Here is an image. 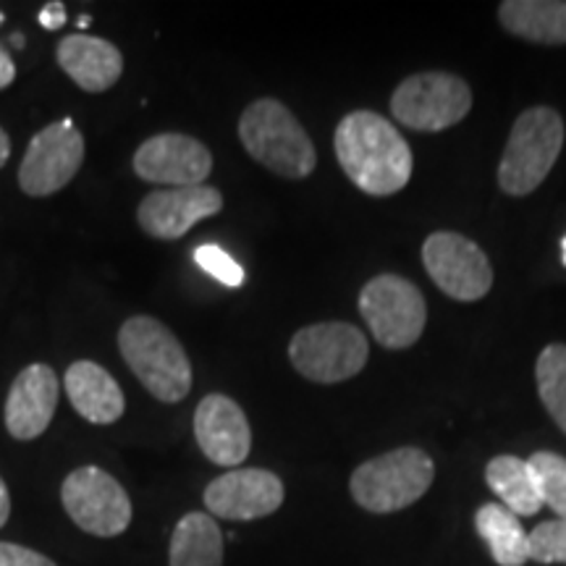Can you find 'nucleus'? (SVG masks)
Wrapping results in <instances>:
<instances>
[{"label": "nucleus", "mask_w": 566, "mask_h": 566, "mask_svg": "<svg viewBox=\"0 0 566 566\" xmlns=\"http://www.w3.org/2000/svg\"><path fill=\"white\" fill-rule=\"evenodd\" d=\"M334 150L344 174L370 197L401 192L412 179V147L399 129L373 111H352L334 134Z\"/></svg>", "instance_id": "nucleus-1"}, {"label": "nucleus", "mask_w": 566, "mask_h": 566, "mask_svg": "<svg viewBox=\"0 0 566 566\" xmlns=\"http://www.w3.org/2000/svg\"><path fill=\"white\" fill-rule=\"evenodd\" d=\"M118 349L142 386L158 401L176 405L192 391V363L171 328L150 315L129 317L118 328Z\"/></svg>", "instance_id": "nucleus-2"}, {"label": "nucleus", "mask_w": 566, "mask_h": 566, "mask_svg": "<svg viewBox=\"0 0 566 566\" xmlns=\"http://www.w3.org/2000/svg\"><path fill=\"white\" fill-rule=\"evenodd\" d=\"M239 139L260 166L281 179H307L317 166L310 134L281 101H254L239 118Z\"/></svg>", "instance_id": "nucleus-3"}, {"label": "nucleus", "mask_w": 566, "mask_h": 566, "mask_svg": "<svg viewBox=\"0 0 566 566\" xmlns=\"http://www.w3.org/2000/svg\"><path fill=\"white\" fill-rule=\"evenodd\" d=\"M564 137V118L558 111L535 105L520 113L499 163V187L504 195H533L562 155Z\"/></svg>", "instance_id": "nucleus-4"}, {"label": "nucleus", "mask_w": 566, "mask_h": 566, "mask_svg": "<svg viewBox=\"0 0 566 566\" xmlns=\"http://www.w3.org/2000/svg\"><path fill=\"white\" fill-rule=\"evenodd\" d=\"M436 480L433 459L422 449L386 451V454L367 459L352 472L349 491L357 506L370 514H394L417 504L430 491Z\"/></svg>", "instance_id": "nucleus-5"}, {"label": "nucleus", "mask_w": 566, "mask_h": 566, "mask_svg": "<svg viewBox=\"0 0 566 566\" xmlns=\"http://www.w3.org/2000/svg\"><path fill=\"white\" fill-rule=\"evenodd\" d=\"M370 346L357 325L315 323L296 331L289 344V359L302 378L313 384H342L363 373Z\"/></svg>", "instance_id": "nucleus-6"}, {"label": "nucleus", "mask_w": 566, "mask_h": 566, "mask_svg": "<svg viewBox=\"0 0 566 566\" xmlns=\"http://www.w3.org/2000/svg\"><path fill=\"white\" fill-rule=\"evenodd\" d=\"M359 315L384 349H409L420 342L428 323L420 289L394 273H380L365 283L359 294Z\"/></svg>", "instance_id": "nucleus-7"}, {"label": "nucleus", "mask_w": 566, "mask_h": 566, "mask_svg": "<svg viewBox=\"0 0 566 566\" xmlns=\"http://www.w3.org/2000/svg\"><path fill=\"white\" fill-rule=\"evenodd\" d=\"M472 108V90L462 76L446 71L412 74L396 87L391 113L396 122L415 132H443L462 124Z\"/></svg>", "instance_id": "nucleus-8"}, {"label": "nucleus", "mask_w": 566, "mask_h": 566, "mask_svg": "<svg viewBox=\"0 0 566 566\" xmlns=\"http://www.w3.org/2000/svg\"><path fill=\"white\" fill-rule=\"evenodd\" d=\"M61 501L82 533L118 537L132 525V501L124 485L101 467H80L61 485Z\"/></svg>", "instance_id": "nucleus-9"}, {"label": "nucleus", "mask_w": 566, "mask_h": 566, "mask_svg": "<svg viewBox=\"0 0 566 566\" xmlns=\"http://www.w3.org/2000/svg\"><path fill=\"white\" fill-rule=\"evenodd\" d=\"M422 263L436 286L457 302L483 300L493 286L488 254L457 231L430 233L422 244Z\"/></svg>", "instance_id": "nucleus-10"}, {"label": "nucleus", "mask_w": 566, "mask_h": 566, "mask_svg": "<svg viewBox=\"0 0 566 566\" xmlns=\"http://www.w3.org/2000/svg\"><path fill=\"white\" fill-rule=\"evenodd\" d=\"M84 163V137L71 118L38 132L19 166V187L30 197H51L69 187Z\"/></svg>", "instance_id": "nucleus-11"}, {"label": "nucleus", "mask_w": 566, "mask_h": 566, "mask_svg": "<svg viewBox=\"0 0 566 566\" xmlns=\"http://www.w3.org/2000/svg\"><path fill=\"white\" fill-rule=\"evenodd\" d=\"M286 491H283L281 478L271 470H231L216 478L205 488V506L212 520L231 522H252L271 516L281 509Z\"/></svg>", "instance_id": "nucleus-12"}, {"label": "nucleus", "mask_w": 566, "mask_h": 566, "mask_svg": "<svg viewBox=\"0 0 566 566\" xmlns=\"http://www.w3.org/2000/svg\"><path fill=\"white\" fill-rule=\"evenodd\" d=\"M210 171V150L187 134H155L134 153V174L142 181L163 184L168 189L202 187Z\"/></svg>", "instance_id": "nucleus-13"}, {"label": "nucleus", "mask_w": 566, "mask_h": 566, "mask_svg": "<svg viewBox=\"0 0 566 566\" xmlns=\"http://www.w3.org/2000/svg\"><path fill=\"white\" fill-rule=\"evenodd\" d=\"M223 210V195L216 187H181L150 192L137 208V223L147 237L158 242H176L187 237L200 221Z\"/></svg>", "instance_id": "nucleus-14"}, {"label": "nucleus", "mask_w": 566, "mask_h": 566, "mask_svg": "<svg viewBox=\"0 0 566 566\" xmlns=\"http://www.w3.org/2000/svg\"><path fill=\"white\" fill-rule=\"evenodd\" d=\"M195 438L212 464L229 470H237L252 449L250 420L226 394H210L200 401L195 412Z\"/></svg>", "instance_id": "nucleus-15"}, {"label": "nucleus", "mask_w": 566, "mask_h": 566, "mask_svg": "<svg viewBox=\"0 0 566 566\" xmlns=\"http://www.w3.org/2000/svg\"><path fill=\"white\" fill-rule=\"evenodd\" d=\"M59 375L48 365H30L17 375L6 396V428L17 441H34L51 428L59 407Z\"/></svg>", "instance_id": "nucleus-16"}, {"label": "nucleus", "mask_w": 566, "mask_h": 566, "mask_svg": "<svg viewBox=\"0 0 566 566\" xmlns=\"http://www.w3.org/2000/svg\"><path fill=\"white\" fill-rule=\"evenodd\" d=\"M59 66L71 76V82L84 92L111 90L124 74V55L116 45L92 34H66L55 51Z\"/></svg>", "instance_id": "nucleus-17"}, {"label": "nucleus", "mask_w": 566, "mask_h": 566, "mask_svg": "<svg viewBox=\"0 0 566 566\" xmlns=\"http://www.w3.org/2000/svg\"><path fill=\"white\" fill-rule=\"evenodd\" d=\"M63 386H66V396L74 412L87 422L111 424L124 417L126 399L122 386L97 363L80 359V363L71 365Z\"/></svg>", "instance_id": "nucleus-18"}, {"label": "nucleus", "mask_w": 566, "mask_h": 566, "mask_svg": "<svg viewBox=\"0 0 566 566\" xmlns=\"http://www.w3.org/2000/svg\"><path fill=\"white\" fill-rule=\"evenodd\" d=\"M499 21L514 38L535 45H566V0H506Z\"/></svg>", "instance_id": "nucleus-19"}, {"label": "nucleus", "mask_w": 566, "mask_h": 566, "mask_svg": "<svg viewBox=\"0 0 566 566\" xmlns=\"http://www.w3.org/2000/svg\"><path fill=\"white\" fill-rule=\"evenodd\" d=\"M168 566H223V533L210 514L189 512L176 522Z\"/></svg>", "instance_id": "nucleus-20"}, {"label": "nucleus", "mask_w": 566, "mask_h": 566, "mask_svg": "<svg viewBox=\"0 0 566 566\" xmlns=\"http://www.w3.org/2000/svg\"><path fill=\"white\" fill-rule=\"evenodd\" d=\"M485 483L516 516H533L543 509L537 478L525 459L512 454L493 457L485 467Z\"/></svg>", "instance_id": "nucleus-21"}, {"label": "nucleus", "mask_w": 566, "mask_h": 566, "mask_svg": "<svg viewBox=\"0 0 566 566\" xmlns=\"http://www.w3.org/2000/svg\"><path fill=\"white\" fill-rule=\"evenodd\" d=\"M475 527L499 566H525L530 562V535L522 527L520 516L509 512L504 504L480 506Z\"/></svg>", "instance_id": "nucleus-22"}, {"label": "nucleus", "mask_w": 566, "mask_h": 566, "mask_svg": "<svg viewBox=\"0 0 566 566\" xmlns=\"http://www.w3.org/2000/svg\"><path fill=\"white\" fill-rule=\"evenodd\" d=\"M543 407L566 433V344H548L535 365Z\"/></svg>", "instance_id": "nucleus-23"}, {"label": "nucleus", "mask_w": 566, "mask_h": 566, "mask_svg": "<svg viewBox=\"0 0 566 566\" xmlns=\"http://www.w3.org/2000/svg\"><path fill=\"white\" fill-rule=\"evenodd\" d=\"M527 462L537 478L543 504L554 509L558 520L566 522V459L554 451H535Z\"/></svg>", "instance_id": "nucleus-24"}, {"label": "nucleus", "mask_w": 566, "mask_h": 566, "mask_svg": "<svg viewBox=\"0 0 566 566\" xmlns=\"http://www.w3.org/2000/svg\"><path fill=\"white\" fill-rule=\"evenodd\" d=\"M530 562L566 564V522L548 520L530 533Z\"/></svg>", "instance_id": "nucleus-25"}, {"label": "nucleus", "mask_w": 566, "mask_h": 566, "mask_svg": "<svg viewBox=\"0 0 566 566\" xmlns=\"http://www.w3.org/2000/svg\"><path fill=\"white\" fill-rule=\"evenodd\" d=\"M195 263L202 268L205 273L212 275L216 281H221L223 286H242L244 283V268L231 258L229 252L221 250L216 244H202L195 250Z\"/></svg>", "instance_id": "nucleus-26"}, {"label": "nucleus", "mask_w": 566, "mask_h": 566, "mask_svg": "<svg viewBox=\"0 0 566 566\" xmlns=\"http://www.w3.org/2000/svg\"><path fill=\"white\" fill-rule=\"evenodd\" d=\"M0 566H55V562L40 551L0 541Z\"/></svg>", "instance_id": "nucleus-27"}, {"label": "nucleus", "mask_w": 566, "mask_h": 566, "mask_svg": "<svg viewBox=\"0 0 566 566\" xmlns=\"http://www.w3.org/2000/svg\"><path fill=\"white\" fill-rule=\"evenodd\" d=\"M38 21H40L42 30H48V32L61 30V27L66 24V6L59 3V0H55V3H48L45 9L40 11Z\"/></svg>", "instance_id": "nucleus-28"}, {"label": "nucleus", "mask_w": 566, "mask_h": 566, "mask_svg": "<svg viewBox=\"0 0 566 566\" xmlns=\"http://www.w3.org/2000/svg\"><path fill=\"white\" fill-rule=\"evenodd\" d=\"M13 80H17V63H13L11 53L3 48V42H0V90L11 87Z\"/></svg>", "instance_id": "nucleus-29"}, {"label": "nucleus", "mask_w": 566, "mask_h": 566, "mask_svg": "<svg viewBox=\"0 0 566 566\" xmlns=\"http://www.w3.org/2000/svg\"><path fill=\"white\" fill-rule=\"evenodd\" d=\"M9 516H11V493H9V485L3 483V478H0V530L6 527Z\"/></svg>", "instance_id": "nucleus-30"}, {"label": "nucleus", "mask_w": 566, "mask_h": 566, "mask_svg": "<svg viewBox=\"0 0 566 566\" xmlns=\"http://www.w3.org/2000/svg\"><path fill=\"white\" fill-rule=\"evenodd\" d=\"M9 158H11V139H9V134L0 129V168L9 163Z\"/></svg>", "instance_id": "nucleus-31"}, {"label": "nucleus", "mask_w": 566, "mask_h": 566, "mask_svg": "<svg viewBox=\"0 0 566 566\" xmlns=\"http://www.w3.org/2000/svg\"><path fill=\"white\" fill-rule=\"evenodd\" d=\"M11 45L24 48V38H21V34H11Z\"/></svg>", "instance_id": "nucleus-32"}, {"label": "nucleus", "mask_w": 566, "mask_h": 566, "mask_svg": "<svg viewBox=\"0 0 566 566\" xmlns=\"http://www.w3.org/2000/svg\"><path fill=\"white\" fill-rule=\"evenodd\" d=\"M90 17H80V30H87V27H90Z\"/></svg>", "instance_id": "nucleus-33"}, {"label": "nucleus", "mask_w": 566, "mask_h": 566, "mask_svg": "<svg viewBox=\"0 0 566 566\" xmlns=\"http://www.w3.org/2000/svg\"><path fill=\"white\" fill-rule=\"evenodd\" d=\"M562 247H564V265H566V237H564V242H562Z\"/></svg>", "instance_id": "nucleus-34"}, {"label": "nucleus", "mask_w": 566, "mask_h": 566, "mask_svg": "<svg viewBox=\"0 0 566 566\" xmlns=\"http://www.w3.org/2000/svg\"><path fill=\"white\" fill-rule=\"evenodd\" d=\"M3 19H6V17H3V11H0V24H3Z\"/></svg>", "instance_id": "nucleus-35"}]
</instances>
